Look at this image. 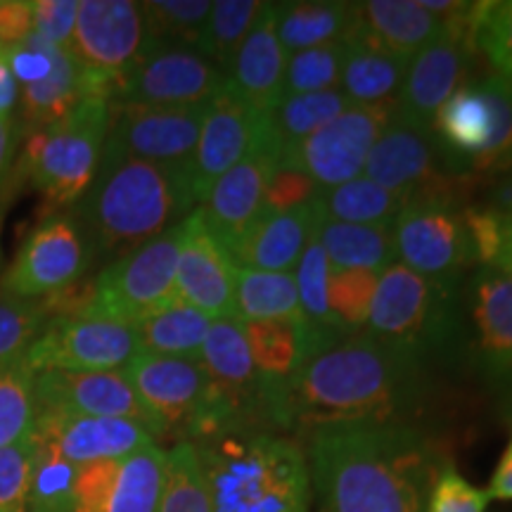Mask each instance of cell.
Segmentation results:
<instances>
[{
    "instance_id": "obj_4",
    "label": "cell",
    "mask_w": 512,
    "mask_h": 512,
    "mask_svg": "<svg viewBox=\"0 0 512 512\" xmlns=\"http://www.w3.org/2000/svg\"><path fill=\"white\" fill-rule=\"evenodd\" d=\"M211 512H309L306 448L280 432L242 430L195 441Z\"/></svg>"
},
{
    "instance_id": "obj_35",
    "label": "cell",
    "mask_w": 512,
    "mask_h": 512,
    "mask_svg": "<svg viewBox=\"0 0 512 512\" xmlns=\"http://www.w3.org/2000/svg\"><path fill=\"white\" fill-rule=\"evenodd\" d=\"M235 318L240 323H249V320H294V323H304L294 273L238 268Z\"/></svg>"
},
{
    "instance_id": "obj_3",
    "label": "cell",
    "mask_w": 512,
    "mask_h": 512,
    "mask_svg": "<svg viewBox=\"0 0 512 512\" xmlns=\"http://www.w3.org/2000/svg\"><path fill=\"white\" fill-rule=\"evenodd\" d=\"M195 209L190 174L143 159L102 155L100 169L79 200V226L88 247L133 252L181 223Z\"/></svg>"
},
{
    "instance_id": "obj_40",
    "label": "cell",
    "mask_w": 512,
    "mask_h": 512,
    "mask_svg": "<svg viewBox=\"0 0 512 512\" xmlns=\"http://www.w3.org/2000/svg\"><path fill=\"white\" fill-rule=\"evenodd\" d=\"M150 43L200 48L211 12L209 0H150L140 3Z\"/></svg>"
},
{
    "instance_id": "obj_7",
    "label": "cell",
    "mask_w": 512,
    "mask_h": 512,
    "mask_svg": "<svg viewBox=\"0 0 512 512\" xmlns=\"http://www.w3.org/2000/svg\"><path fill=\"white\" fill-rule=\"evenodd\" d=\"M181 238L183 221L112 261L95 278L93 299L86 311L133 328L164 306L178 302L176 264Z\"/></svg>"
},
{
    "instance_id": "obj_49",
    "label": "cell",
    "mask_w": 512,
    "mask_h": 512,
    "mask_svg": "<svg viewBox=\"0 0 512 512\" xmlns=\"http://www.w3.org/2000/svg\"><path fill=\"white\" fill-rule=\"evenodd\" d=\"M79 15V0H31V19L34 31L50 46L69 50Z\"/></svg>"
},
{
    "instance_id": "obj_17",
    "label": "cell",
    "mask_w": 512,
    "mask_h": 512,
    "mask_svg": "<svg viewBox=\"0 0 512 512\" xmlns=\"http://www.w3.org/2000/svg\"><path fill=\"white\" fill-rule=\"evenodd\" d=\"M147 43L145 19L140 3L131 0H81L72 50L76 60L110 83L112 93L117 81L138 60Z\"/></svg>"
},
{
    "instance_id": "obj_39",
    "label": "cell",
    "mask_w": 512,
    "mask_h": 512,
    "mask_svg": "<svg viewBox=\"0 0 512 512\" xmlns=\"http://www.w3.org/2000/svg\"><path fill=\"white\" fill-rule=\"evenodd\" d=\"M36 420V373L24 356L0 363V448L31 437Z\"/></svg>"
},
{
    "instance_id": "obj_47",
    "label": "cell",
    "mask_w": 512,
    "mask_h": 512,
    "mask_svg": "<svg viewBox=\"0 0 512 512\" xmlns=\"http://www.w3.org/2000/svg\"><path fill=\"white\" fill-rule=\"evenodd\" d=\"M34 441L27 437L0 448V512H27Z\"/></svg>"
},
{
    "instance_id": "obj_53",
    "label": "cell",
    "mask_w": 512,
    "mask_h": 512,
    "mask_svg": "<svg viewBox=\"0 0 512 512\" xmlns=\"http://www.w3.org/2000/svg\"><path fill=\"white\" fill-rule=\"evenodd\" d=\"M17 136H19L17 121L12 117H0V183L8 178L12 162H15Z\"/></svg>"
},
{
    "instance_id": "obj_13",
    "label": "cell",
    "mask_w": 512,
    "mask_h": 512,
    "mask_svg": "<svg viewBox=\"0 0 512 512\" xmlns=\"http://www.w3.org/2000/svg\"><path fill=\"white\" fill-rule=\"evenodd\" d=\"M226 88V74L195 48L145 43L143 53L114 86L112 102L152 107L209 105Z\"/></svg>"
},
{
    "instance_id": "obj_48",
    "label": "cell",
    "mask_w": 512,
    "mask_h": 512,
    "mask_svg": "<svg viewBox=\"0 0 512 512\" xmlns=\"http://www.w3.org/2000/svg\"><path fill=\"white\" fill-rule=\"evenodd\" d=\"M489 494L477 489L451 463L439 465L437 475L432 479L430 498H427V512H486L489 508Z\"/></svg>"
},
{
    "instance_id": "obj_12",
    "label": "cell",
    "mask_w": 512,
    "mask_h": 512,
    "mask_svg": "<svg viewBox=\"0 0 512 512\" xmlns=\"http://www.w3.org/2000/svg\"><path fill=\"white\" fill-rule=\"evenodd\" d=\"M392 119L394 102L349 105L337 119L285 152L280 166L302 171L320 190L354 181L363 176L370 150Z\"/></svg>"
},
{
    "instance_id": "obj_54",
    "label": "cell",
    "mask_w": 512,
    "mask_h": 512,
    "mask_svg": "<svg viewBox=\"0 0 512 512\" xmlns=\"http://www.w3.org/2000/svg\"><path fill=\"white\" fill-rule=\"evenodd\" d=\"M19 100V86L12 76L8 62H5L3 53H0V117H12Z\"/></svg>"
},
{
    "instance_id": "obj_37",
    "label": "cell",
    "mask_w": 512,
    "mask_h": 512,
    "mask_svg": "<svg viewBox=\"0 0 512 512\" xmlns=\"http://www.w3.org/2000/svg\"><path fill=\"white\" fill-rule=\"evenodd\" d=\"M264 8L266 3H259V0H216V3H211L207 27H204L197 53H202L214 67H219L228 76L230 64H233L235 55H238L240 46L245 43L249 31L254 29Z\"/></svg>"
},
{
    "instance_id": "obj_9",
    "label": "cell",
    "mask_w": 512,
    "mask_h": 512,
    "mask_svg": "<svg viewBox=\"0 0 512 512\" xmlns=\"http://www.w3.org/2000/svg\"><path fill=\"white\" fill-rule=\"evenodd\" d=\"M124 373L157 425V437L176 434L181 441L209 437V380L200 358L138 354Z\"/></svg>"
},
{
    "instance_id": "obj_28",
    "label": "cell",
    "mask_w": 512,
    "mask_h": 512,
    "mask_svg": "<svg viewBox=\"0 0 512 512\" xmlns=\"http://www.w3.org/2000/svg\"><path fill=\"white\" fill-rule=\"evenodd\" d=\"M91 95H107L112 100V86L88 72L72 50L53 46V72L48 79L19 93V128L34 133L55 124Z\"/></svg>"
},
{
    "instance_id": "obj_44",
    "label": "cell",
    "mask_w": 512,
    "mask_h": 512,
    "mask_svg": "<svg viewBox=\"0 0 512 512\" xmlns=\"http://www.w3.org/2000/svg\"><path fill=\"white\" fill-rule=\"evenodd\" d=\"M76 475L79 467L34 444L27 512H72Z\"/></svg>"
},
{
    "instance_id": "obj_16",
    "label": "cell",
    "mask_w": 512,
    "mask_h": 512,
    "mask_svg": "<svg viewBox=\"0 0 512 512\" xmlns=\"http://www.w3.org/2000/svg\"><path fill=\"white\" fill-rule=\"evenodd\" d=\"M166 479V451L150 444L128 456L79 467L72 512H157Z\"/></svg>"
},
{
    "instance_id": "obj_45",
    "label": "cell",
    "mask_w": 512,
    "mask_h": 512,
    "mask_svg": "<svg viewBox=\"0 0 512 512\" xmlns=\"http://www.w3.org/2000/svg\"><path fill=\"white\" fill-rule=\"evenodd\" d=\"M53 318L50 299L0 297V363L24 356L48 320Z\"/></svg>"
},
{
    "instance_id": "obj_8",
    "label": "cell",
    "mask_w": 512,
    "mask_h": 512,
    "mask_svg": "<svg viewBox=\"0 0 512 512\" xmlns=\"http://www.w3.org/2000/svg\"><path fill=\"white\" fill-rule=\"evenodd\" d=\"M451 294L394 261L377 278L368 335L420 358L451 332Z\"/></svg>"
},
{
    "instance_id": "obj_55",
    "label": "cell",
    "mask_w": 512,
    "mask_h": 512,
    "mask_svg": "<svg viewBox=\"0 0 512 512\" xmlns=\"http://www.w3.org/2000/svg\"><path fill=\"white\" fill-rule=\"evenodd\" d=\"M486 207L503 211V214L512 216V174L501 176L494 185V192H491L489 204Z\"/></svg>"
},
{
    "instance_id": "obj_23",
    "label": "cell",
    "mask_w": 512,
    "mask_h": 512,
    "mask_svg": "<svg viewBox=\"0 0 512 512\" xmlns=\"http://www.w3.org/2000/svg\"><path fill=\"white\" fill-rule=\"evenodd\" d=\"M36 411H57L91 418L140 422L157 439V425L147 413L124 370H43L36 373Z\"/></svg>"
},
{
    "instance_id": "obj_26",
    "label": "cell",
    "mask_w": 512,
    "mask_h": 512,
    "mask_svg": "<svg viewBox=\"0 0 512 512\" xmlns=\"http://www.w3.org/2000/svg\"><path fill=\"white\" fill-rule=\"evenodd\" d=\"M287 55L275 29V3H266L235 55L226 88L254 110L271 114L285 98Z\"/></svg>"
},
{
    "instance_id": "obj_22",
    "label": "cell",
    "mask_w": 512,
    "mask_h": 512,
    "mask_svg": "<svg viewBox=\"0 0 512 512\" xmlns=\"http://www.w3.org/2000/svg\"><path fill=\"white\" fill-rule=\"evenodd\" d=\"M472 55L475 46L470 38V24L446 29L444 36L408 62L406 79L394 100V117L430 131L439 107L463 86Z\"/></svg>"
},
{
    "instance_id": "obj_5",
    "label": "cell",
    "mask_w": 512,
    "mask_h": 512,
    "mask_svg": "<svg viewBox=\"0 0 512 512\" xmlns=\"http://www.w3.org/2000/svg\"><path fill=\"white\" fill-rule=\"evenodd\" d=\"M430 136L456 178L512 174V91L494 74L463 83L434 114Z\"/></svg>"
},
{
    "instance_id": "obj_19",
    "label": "cell",
    "mask_w": 512,
    "mask_h": 512,
    "mask_svg": "<svg viewBox=\"0 0 512 512\" xmlns=\"http://www.w3.org/2000/svg\"><path fill=\"white\" fill-rule=\"evenodd\" d=\"M439 164L430 131L394 117L370 150L363 176L413 200H456L453 185L460 178L446 176Z\"/></svg>"
},
{
    "instance_id": "obj_21",
    "label": "cell",
    "mask_w": 512,
    "mask_h": 512,
    "mask_svg": "<svg viewBox=\"0 0 512 512\" xmlns=\"http://www.w3.org/2000/svg\"><path fill=\"white\" fill-rule=\"evenodd\" d=\"M235 283L238 266L221 240L211 233L202 209L195 207L183 219L176 264L178 302L195 306L211 320L235 318Z\"/></svg>"
},
{
    "instance_id": "obj_20",
    "label": "cell",
    "mask_w": 512,
    "mask_h": 512,
    "mask_svg": "<svg viewBox=\"0 0 512 512\" xmlns=\"http://www.w3.org/2000/svg\"><path fill=\"white\" fill-rule=\"evenodd\" d=\"M280 162H283V145L273 126L242 162L211 185L202 200L204 221L228 252L245 235V230L264 216L266 188L280 169Z\"/></svg>"
},
{
    "instance_id": "obj_14",
    "label": "cell",
    "mask_w": 512,
    "mask_h": 512,
    "mask_svg": "<svg viewBox=\"0 0 512 512\" xmlns=\"http://www.w3.org/2000/svg\"><path fill=\"white\" fill-rule=\"evenodd\" d=\"M207 107H152L110 100V124L102 155L143 159L190 174Z\"/></svg>"
},
{
    "instance_id": "obj_33",
    "label": "cell",
    "mask_w": 512,
    "mask_h": 512,
    "mask_svg": "<svg viewBox=\"0 0 512 512\" xmlns=\"http://www.w3.org/2000/svg\"><path fill=\"white\" fill-rule=\"evenodd\" d=\"M411 202L413 197L403 192L384 190L370 178L358 176L337 188L320 190L313 207L323 219L356 223V226H394L396 216Z\"/></svg>"
},
{
    "instance_id": "obj_27",
    "label": "cell",
    "mask_w": 512,
    "mask_h": 512,
    "mask_svg": "<svg viewBox=\"0 0 512 512\" xmlns=\"http://www.w3.org/2000/svg\"><path fill=\"white\" fill-rule=\"evenodd\" d=\"M316 223L318 214L313 204L264 214L245 230L228 254L238 268L292 273L316 233Z\"/></svg>"
},
{
    "instance_id": "obj_15",
    "label": "cell",
    "mask_w": 512,
    "mask_h": 512,
    "mask_svg": "<svg viewBox=\"0 0 512 512\" xmlns=\"http://www.w3.org/2000/svg\"><path fill=\"white\" fill-rule=\"evenodd\" d=\"M91 261V247L79 223L64 214L50 216L29 235L15 264L3 275L5 294L48 299L79 283Z\"/></svg>"
},
{
    "instance_id": "obj_34",
    "label": "cell",
    "mask_w": 512,
    "mask_h": 512,
    "mask_svg": "<svg viewBox=\"0 0 512 512\" xmlns=\"http://www.w3.org/2000/svg\"><path fill=\"white\" fill-rule=\"evenodd\" d=\"M211 318L195 306L174 302L133 325L140 354L169 358H200Z\"/></svg>"
},
{
    "instance_id": "obj_29",
    "label": "cell",
    "mask_w": 512,
    "mask_h": 512,
    "mask_svg": "<svg viewBox=\"0 0 512 512\" xmlns=\"http://www.w3.org/2000/svg\"><path fill=\"white\" fill-rule=\"evenodd\" d=\"M356 10L358 34L406 62L446 34L444 22L422 0H368L356 3Z\"/></svg>"
},
{
    "instance_id": "obj_31",
    "label": "cell",
    "mask_w": 512,
    "mask_h": 512,
    "mask_svg": "<svg viewBox=\"0 0 512 512\" xmlns=\"http://www.w3.org/2000/svg\"><path fill=\"white\" fill-rule=\"evenodd\" d=\"M406 72V60L373 46L356 31L347 41L339 91L351 105H384L396 100Z\"/></svg>"
},
{
    "instance_id": "obj_32",
    "label": "cell",
    "mask_w": 512,
    "mask_h": 512,
    "mask_svg": "<svg viewBox=\"0 0 512 512\" xmlns=\"http://www.w3.org/2000/svg\"><path fill=\"white\" fill-rule=\"evenodd\" d=\"M316 240L328 256L332 271H370L380 275L396 261L392 226H356L318 216Z\"/></svg>"
},
{
    "instance_id": "obj_10",
    "label": "cell",
    "mask_w": 512,
    "mask_h": 512,
    "mask_svg": "<svg viewBox=\"0 0 512 512\" xmlns=\"http://www.w3.org/2000/svg\"><path fill=\"white\" fill-rule=\"evenodd\" d=\"M392 235L399 264L444 290L456 292L475 261L458 200H413L396 216Z\"/></svg>"
},
{
    "instance_id": "obj_43",
    "label": "cell",
    "mask_w": 512,
    "mask_h": 512,
    "mask_svg": "<svg viewBox=\"0 0 512 512\" xmlns=\"http://www.w3.org/2000/svg\"><path fill=\"white\" fill-rule=\"evenodd\" d=\"M344 55H347V41L287 55L285 98L335 91L342 79Z\"/></svg>"
},
{
    "instance_id": "obj_30",
    "label": "cell",
    "mask_w": 512,
    "mask_h": 512,
    "mask_svg": "<svg viewBox=\"0 0 512 512\" xmlns=\"http://www.w3.org/2000/svg\"><path fill=\"white\" fill-rule=\"evenodd\" d=\"M275 29L285 55L349 41L358 31L356 3L302 0L275 3Z\"/></svg>"
},
{
    "instance_id": "obj_57",
    "label": "cell",
    "mask_w": 512,
    "mask_h": 512,
    "mask_svg": "<svg viewBox=\"0 0 512 512\" xmlns=\"http://www.w3.org/2000/svg\"><path fill=\"white\" fill-rule=\"evenodd\" d=\"M0 53H3V46H0Z\"/></svg>"
},
{
    "instance_id": "obj_52",
    "label": "cell",
    "mask_w": 512,
    "mask_h": 512,
    "mask_svg": "<svg viewBox=\"0 0 512 512\" xmlns=\"http://www.w3.org/2000/svg\"><path fill=\"white\" fill-rule=\"evenodd\" d=\"M486 494H489V498H496V501H512V437L505 446L501 460H498L494 475L489 479Z\"/></svg>"
},
{
    "instance_id": "obj_6",
    "label": "cell",
    "mask_w": 512,
    "mask_h": 512,
    "mask_svg": "<svg viewBox=\"0 0 512 512\" xmlns=\"http://www.w3.org/2000/svg\"><path fill=\"white\" fill-rule=\"evenodd\" d=\"M110 124V98L91 95L67 117L29 133L22 169L50 204L79 202L95 181Z\"/></svg>"
},
{
    "instance_id": "obj_46",
    "label": "cell",
    "mask_w": 512,
    "mask_h": 512,
    "mask_svg": "<svg viewBox=\"0 0 512 512\" xmlns=\"http://www.w3.org/2000/svg\"><path fill=\"white\" fill-rule=\"evenodd\" d=\"M380 275L370 271H332L328 283V304L335 320L347 328L368 325L370 306Z\"/></svg>"
},
{
    "instance_id": "obj_56",
    "label": "cell",
    "mask_w": 512,
    "mask_h": 512,
    "mask_svg": "<svg viewBox=\"0 0 512 512\" xmlns=\"http://www.w3.org/2000/svg\"><path fill=\"white\" fill-rule=\"evenodd\" d=\"M496 268L498 271H505L508 275H512V216L510 214H505V228H503L501 249H498Z\"/></svg>"
},
{
    "instance_id": "obj_25",
    "label": "cell",
    "mask_w": 512,
    "mask_h": 512,
    "mask_svg": "<svg viewBox=\"0 0 512 512\" xmlns=\"http://www.w3.org/2000/svg\"><path fill=\"white\" fill-rule=\"evenodd\" d=\"M475 358L482 375L498 389H512V275L479 268L470 285Z\"/></svg>"
},
{
    "instance_id": "obj_50",
    "label": "cell",
    "mask_w": 512,
    "mask_h": 512,
    "mask_svg": "<svg viewBox=\"0 0 512 512\" xmlns=\"http://www.w3.org/2000/svg\"><path fill=\"white\" fill-rule=\"evenodd\" d=\"M318 195L320 188L309 176L297 169L280 166L266 188L264 214H280V211L306 207V204L316 202Z\"/></svg>"
},
{
    "instance_id": "obj_38",
    "label": "cell",
    "mask_w": 512,
    "mask_h": 512,
    "mask_svg": "<svg viewBox=\"0 0 512 512\" xmlns=\"http://www.w3.org/2000/svg\"><path fill=\"white\" fill-rule=\"evenodd\" d=\"M351 102L347 100L339 88L335 91L323 93H309V95H287L271 112L275 133H278L280 145H283V155L297 147L304 138L316 133L318 128L330 124L337 119Z\"/></svg>"
},
{
    "instance_id": "obj_2",
    "label": "cell",
    "mask_w": 512,
    "mask_h": 512,
    "mask_svg": "<svg viewBox=\"0 0 512 512\" xmlns=\"http://www.w3.org/2000/svg\"><path fill=\"white\" fill-rule=\"evenodd\" d=\"M320 512H427L439 465L408 422H349L306 434Z\"/></svg>"
},
{
    "instance_id": "obj_18",
    "label": "cell",
    "mask_w": 512,
    "mask_h": 512,
    "mask_svg": "<svg viewBox=\"0 0 512 512\" xmlns=\"http://www.w3.org/2000/svg\"><path fill=\"white\" fill-rule=\"evenodd\" d=\"M273 128V117L254 110L228 88L209 102L190 162V188L200 207L211 185L242 162Z\"/></svg>"
},
{
    "instance_id": "obj_51",
    "label": "cell",
    "mask_w": 512,
    "mask_h": 512,
    "mask_svg": "<svg viewBox=\"0 0 512 512\" xmlns=\"http://www.w3.org/2000/svg\"><path fill=\"white\" fill-rule=\"evenodd\" d=\"M34 31L29 0H0V46L8 50L24 43Z\"/></svg>"
},
{
    "instance_id": "obj_24",
    "label": "cell",
    "mask_w": 512,
    "mask_h": 512,
    "mask_svg": "<svg viewBox=\"0 0 512 512\" xmlns=\"http://www.w3.org/2000/svg\"><path fill=\"white\" fill-rule=\"evenodd\" d=\"M31 439L36 446L48 448L76 467L121 458L157 444L152 432L140 422L57 411H36Z\"/></svg>"
},
{
    "instance_id": "obj_41",
    "label": "cell",
    "mask_w": 512,
    "mask_h": 512,
    "mask_svg": "<svg viewBox=\"0 0 512 512\" xmlns=\"http://www.w3.org/2000/svg\"><path fill=\"white\" fill-rule=\"evenodd\" d=\"M470 38L475 53H482L512 91V0L475 3L470 19Z\"/></svg>"
},
{
    "instance_id": "obj_36",
    "label": "cell",
    "mask_w": 512,
    "mask_h": 512,
    "mask_svg": "<svg viewBox=\"0 0 512 512\" xmlns=\"http://www.w3.org/2000/svg\"><path fill=\"white\" fill-rule=\"evenodd\" d=\"M304 323L294 320H249L242 323L256 373L266 382H285L304 363Z\"/></svg>"
},
{
    "instance_id": "obj_1",
    "label": "cell",
    "mask_w": 512,
    "mask_h": 512,
    "mask_svg": "<svg viewBox=\"0 0 512 512\" xmlns=\"http://www.w3.org/2000/svg\"><path fill=\"white\" fill-rule=\"evenodd\" d=\"M418 394V356L373 335H349L304 361L290 380H264L266 427L311 434L349 422H406Z\"/></svg>"
},
{
    "instance_id": "obj_11",
    "label": "cell",
    "mask_w": 512,
    "mask_h": 512,
    "mask_svg": "<svg viewBox=\"0 0 512 512\" xmlns=\"http://www.w3.org/2000/svg\"><path fill=\"white\" fill-rule=\"evenodd\" d=\"M138 354V339L131 325L83 309L50 318L36 342L27 349L24 361L34 373H91L124 370L126 363Z\"/></svg>"
},
{
    "instance_id": "obj_42",
    "label": "cell",
    "mask_w": 512,
    "mask_h": 512,
    "mask_svg": "<svg viewBox=\"0 0 512 512\" xmlns=\"http://www.w3.org/2000/svg\"><path fill=\"white\" fill-rule=\"evenodd\" d=\"M157 512H211L200 458L190 441L166 451V479Z\"/></svg>"
}]
</instances>
